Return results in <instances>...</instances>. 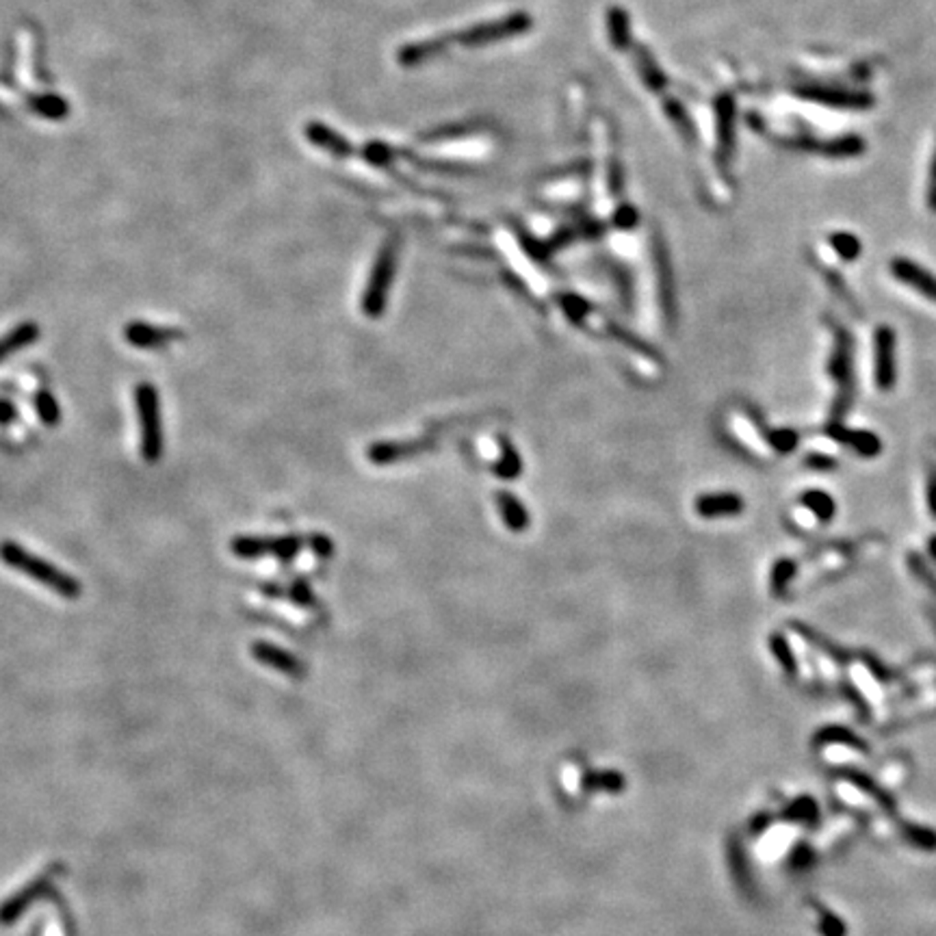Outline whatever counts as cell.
Masks as SVG:
<instances>
[{
    "label": "cell",
    "instance_id": "1",
    "mask_svg": "<svg viewBox=\"0 0 936 936\" xmlns=\"http://www.w3.org/2000/svg\"><path fill=\"white\" fill-rule=\"evenodd\" d=\"M0 561H3L5 566H9L11 570H17L20 575L42 583L44 588H48L50 592L61 596V599L76 601L83 594V585H80V581L74 575H69V572L61 570L58 566L42 559L39 555L27 551L22 544H17L14 540L0 542Z\"/></svg>",
    "mask_w": 936,
    "mask_h": 936
},
{
    "label": "cell",
    "instance_id": "2",
    "mask_svg": "<svg viewBox=\"0 0 936 936\" xmlns=\"http://www.w3.org/2000/svg\"><path fill=\"white\" fill-rule=\"evenodd\" d=\"M134 408H137L139 430H142V458L148 464H156L163 458L165 449V436H163V419H161V397L154 384L142 382L134 386L133 390Z\"/></svg>",
    "mask_w": 936,
    "mask_h": 936
},
{
    "label": "cell",
    "instance_id": "3",
    "mask_svg": "<svg viewBox=\"0 0 936 936\" xmlns=\"http://www.w3.org/2000/svg\"><path fill=\"white\" fill-rule=\"evenodd\" d=\"M830 376L836 384V401H835V419H841L846 410L852 406V336L847 335L841 325L835 327V347L830 356Z\"/></svg>",
    "mask_w": 936,
    "mask_h": 936
},
{
    "label": "cell",
    "instance_id": "4",
    "mask_svg": "<svg viewBox=\"0 0 936 936\" xmlns=\"http://www.w3.org/2000/svg\"><path fill=\"white\" fill-rule=\"evenodd\" d=\"M397 267V245L390 241L386 248L379 251L376 267L371 271V280H368V286L362 295V310H365L367 317L376 319L384 313L386 300H388L390 284H393Z\"/></svg>",
    "mask_w": 936,
    "mask_h": 936
},
{
    "label": "cell",
    "instance_id": "5",
    "mask_svg": "<svg viewBox=\"0 0 936 936\" xmlns=\"http://www.w3.org/2000/svg\"><path fill=\"white\" fill-rule=\"evenodd\" d=\"M800 96L830 109L841 111H869L874 109V96L867 91L844 90V87H803Z\"/></svg>",
    "mask_w": 936,
    "mask_h": 936
},
{
    "label": "cell",
    "instance_id": "6",
    "mask_svg": "<svg viewBox=\"0 0 936 936\" xmlns=\"http://www.w3.org/2000/svg\"><path fill=\"white\" fill-rule=\"evenodd\" d=\"M185 332L180 327L154 325L148 321H131L124 327V341L134 349H161L169 343L183 341Z\"/></svg>",
    "mask_w": 936,
    "mask_h": 936
},
{
    "label": "cell",
    "instance_id": "7",
    "mask_svg": "<svg viewBox=\"0 0 936 936\" xmlns=\"http://www.w3.org/2000/svg\"><path fill=\"white\" fill-rule=\"evenodd\" d=\"M876 384L880 390H891L895 384V335L888 325L876 330Z\"/></svg>",
    "mask_w": 936,
    "mask_h": 936
},
{
    "label": "cell",
    "instance_id": "8",
    "mask_svg": "<svg viewBox=\"0 0 936 936\" xmlns=\"http://www.w3.org/2000/svg\"><path fill=\"white\" fill-rule=\"evenodd\" d=\"M891 271L899 282H904L906 286H910V289L921 292L928 300L936 302V276L930 273L928 269L917 265V262H912L910 259H893Z\"/></svg>",
    "mask_w": 936,
    "mask_h": 936
},
{
    "label": "cell",
    "instance_id": "9",
    "mask_svg": "<svg viewBox=\"0 0 936 936\" xmlns=\"http://www.w3.org/2000/svg\"><path fill=\"white\" fill-rule=\"evenodd\" d=\"M251 654H254V659L261 661V664H265L273 670L284 672V675H289L292 678H300L303 675L302 661L297 659L295 654H291L289 651H284V648L280 646H273V644L269 642L251 644Z\"/></svg>",
    "mask_w": 936,
    "mask_h": 936
},
{
    "label": "cell",
    "instance_id": "10",
    "mask_svg": "<svg viewBox=\"0 0 936 936\" xmlns=\"http://www.w3.org/2000/svg\"><path fill=\"white\" fill-rule=\"evenodd\" d=\"M828 436H833L835 441H839L844 444H850V447L856 449V453L865 455V458H874V455L880 453V449H882L880 438L871 434V431H854V430H846V427H841V425H830Z\"/></svg>",
    "mask_w": 936,
    "mask_h": 936
},
{
    "label": "cell",
    "instance_id": "11",
    "mask_svg": "<svg viewBox=\"0 0 936 936\" xmlns=\"http://www.w3.org/2000/svg\"><path fill=\"white\" fill-rule=\"evenodd\" d=\"M306 137L310 144H314L317 148L325 150V152H332V154H336V156H347L351 152V145L347 139H343L336 131H332V128L321 124V122H310V124L306 126Z\"/></svg>",
    "mask_w": 936,
    "mask_h": 936
},
{
    "label": "cell",
    "instance_id": "12",
    "mask_svg": "<svg viewBox=\"0 0 936 936\" xmlns=\"http://www.w3.org/2000/svg\"><path fill=\"white\" fill-rule=\"evenodd\" d=\"M39 338V325L33 324V321H25V324L16 325L14 330L7 332L3 338H0V362L7 360L9 356L17 354V351L27 349L28 345L35 343Z\"/></svg>",
    "mask_w": 936,
    "mask_h": 936
},
{
    "label": "cell",
    "instance_id": "13",
    "mask_svg": "<svg viewBox=\"0 0 936 936\" xmlns=\"http://www.w3.org/2000/svg\"><path fill=\"white\" fill-rule=\"evenodd\" d=\"M744 503L737 495H707L698 499L696 503V510H698L700 516L705 518H716V516H733V514H739Z\"/></svg>",
    "mask_w": 936,
    "mask_h": 936
},
{
    "label": "cell",
    "instance_id": "14",
    "mask_svg": "<svg viewBox=\"0 0 936 936\" xmlns=\"http://www.w3.org/2000/svg\"><path fill=\"white\" fill-rule=\"evenodd\" d=\"M230 551L234 558L251 561L267 558L273 553V537L265 536H234L230 542Z\"/></svg>",
    "mask_w": 936,
    "mask_h": 936
},
{
    "label": "cell",
    "instance_id": "15",
    "mask_svg": "<svg viewBox=\"0 0 936 936\" xmlns=\"http://www.w3.org/2000/svg\"><path fill=\"white\" fill-rule=\"evenodd\" d=\"M865 148L867 145H865L861 134H844V137L830 139V142L819 145V150L830 159H856L863 154Z\"/></svg>",
    "mask_w": 936,
    "mask_h": 936
},
{
    "label": "cell",
    "instance_id": "16",
    "mask_svg": "<svg viewBox=\"0 0 936 936\" xmlns=\"http://www.w3.org/2000/svg\"><path fill=\"white\" fill-rule=\"evenodd\" d=\"M33 408L46 427H57L61 423V406H58L57 397L50 390H37L33 395Z\"/></svg>",
    "mask_w": 936,
    "mask_h": 936
},
{
    "label": "cell",
    "instance_id": "17",
    "mask_svg": "<svg viewBox=\"0 0 936 936\" xmlns=\"http://www.w3.org/2000/svg\"><path fill=\"white\" fill-rule=\"evenodd\" d=\"M31 109L35 111V113H39L42 117H48V120H61V117H66L68 111H69L66 101H63V98H58V96H52V93H48V96L33 98Z\"/></svg>",
    "mask_w": 936,
    "mask_h": 936
},
{
    "label": "cell",
    "instance_id": "18",
    "mask_svg": "<svg viewBox=\"0 0 936 936\" xmlns=\"http://www.w3.org/2000/svg\"><path fill=\"white\" fill-rule=\"evenodd\" d=\"M499 505H501L503 516H505V523L510 525V529H514V531L525 529L526 520L529 518H526V512L523 510V505H520L514 496L499 495Z\"/></svg>",
    "mask_w": 936,
    "mask_h": 936
},
{
    "label": "cell",
    "instance_id": "19",
    "mask_svg": "<svg viewBox=\"0 0 936 936\" xmlns=\"http://www.w3.org/2000/svg\"><path fill=\"white\" fill-rule=\"evenodd\" d=\"M803 503L809 510L815 514V516L819 520H830L835 516V501L830 499V496L826 493H819V490H811V493H806L803 496Z\"/></svg>",
    "mask_w": 936,
    "mask_h": 936
},
{
    "label": "cell",
    "instance_id": "20",
    "mask_svg": "<svg viewBox=\"0 0 936 936\" xmlns=\"http://www.w3.org/2000/svg\"><path fill=\"white\" fill-rule=\"evenodd\" d=\"M817 741L819 744H846L850 748H856V750H863L867 752V748H865V744L861 739H858L856 735L850 733L847 729H841V727H835V729H824L822 733L817 735Z\"/></svg>",
    "mask_w": 936,
    "mask_h": 936
},
{
    "label": "cell",
    "instance_id": "21",
    "mask_svg": "<svg viewBox=\"0 0 936 936\" xmlns=\"http://www.w3.org/2000/svg\"><path fill=\"white\" fill-rule=\"evenodd\" d=\"M830 245H833L836 254L844 261H854L858 254H861V241L850 232H836L830 237Z\"/></svg>",
    "mask_w": 936,
    "mask_h": 936
},
{
    "label": "cell",
    "instance_id": "22",
    "mask_svg": "<svg viewBox=\"0 0 936 936\" xmlns=\"http://www.w3.org/2000/svg\"><path fill=\"white\" fill-rule=\"evenodd\" d=\"M303 542L300 536H282V537H273V553L280 561H284V564H289V561H292L297 558V553L302 551Z\"/></svg>",
    "mask_w": 936,
    "mask_h": 936
},
{
    "label": "cell",
    "instance_id": "23",
    "mask_svg": "<svg viewBox=\"0 0 936 936\" xmlns=\"http://www.w3.org/2000/svg\"><path fill=\"white\" fill-rule=\"evenodd\" d=\"M906 839L910 841L912 846L921 847V850H928L932 852L936 847V833L934 830H928V828H920V826H906Z\"/></svg>",
    "mask_w": 936,
    "mask_h": 936
},
{
    "label": "cell",
    "instance_id": "24",
    "mask_svg": "<svg viewBox=\"0 0 936 936\" xmlns=\"http://www.w3.org/2000/svg\"><path fill=\"white\" fill-rule=\"evenodd\" d=\"M793 575H795L793 561H789V559L778 561V564L774 566V575H771V588H774V592L776 594L785 592L789 579H792Z\"/></svg>",
    "mask_w": 936,
    "mask_h": 936
},
{
    "label": "cell",
    "instance_id": "25",
    "mask_svg": "<svg viewBox=\"0 0 936 936\" xmlns=\"http://www.w3.org/2000/svg\"><path fill=\"white\" fill-rule=\"evenodd\" d=\"M289 596L292 602H297L300 607H313L314 605V594L310 590V585L303 581V579H297V581L291 583Z\"/></svg>",
    "mask_w": 936,
    "mask_h": 936
},
{
    "label": "cell",
    "instance_id": "26",
    "mask_svg": "<svg viewBox=\"0 0 936 936\" xmlns=\"http://www.w3.org/2000/svg\"><path fill=\"white\" fill-rule=\"evenodd\" d=\"M771 651H774L778 661H781V664L785 665V670H789V672L795 670L793 654H792V651H789V644L785 642V637H781V635L771 637Z\"/></svg>",
    "mask_w": 936,
    "mask_h": 936
},
{
    "label": "cell",
    "instance_id": "27",
    "mask_svg": "<svg viewBox=\"0 0 936 936\" xmlns=\"http://www.w3.org/2000/svg\"><path fill=\"white\" fill-rule=\"evenodd\" d=\"M770 442L774 444L781 453H789L798 444V434L795 431H774L770 436Z\"/></svg>",
    "mask_w": 936,
    "mask_h": 936
},
{
    "label": "cell",
    "instance_id": "28",
    "mask_svg": "<svg viewBox=\"0 0 936 936\" xmlns=\"http://www.w3.org/2000/svg\"><path fill=\"white\" fill-rule=\"evenodd\" d=\"M850 778H854V781H852V782H854V785H858V787H861V789H863V792H869V793H874V795H876V800H878V803L887 804V806H888V809H891V806H893V800H891V798H888V795H887V793H882V792H880V789H878L876 785H871V782H869V778H865V776H861V774H854V771H852V774H850Z\"/></svg>",
    "mask_w": 936,
    "mask_h": 936
},
{
    "label": "cell",
    "instance_id": "29",
    "mask_svg": "<svg viewBox=\"0 0 936 936\" xmlns=\"http://www.w3.org/2000/svg\"><path fill=\"white\" fill-rule=\"evenodd\" d=\"M926 202H928V208L932 210V213H936V145H934V152H932V161H930V169H928V186H926Z\"/></svg>",
    "mask_w": 936,
    "mask_h": 936
},
{
    "label": "cell",
    "instance_id": "30",
    "mask_svg": "<svg viewBox=\"0 0 936 936\" xmlns=\"http://www.w3.org/2000/svg\"><path fill=\"white\" fill-rule=\"evenodd\" d=\"M310 548H313L314 553H317V558H332V553H335V544H332V540L324 534H314L310 536Z\"/></svg>",
    "mask_w": 936,
    "mask_h": 936
},
{
    "label": "cell",
    "instance_id": "31",
    "mask_svg": "<svg viewBox=\"0 0 936 936\" xmlns=\"http://www.w3.org/2000/svg\"><path fill=\"white\" fill-rule=\"evenodd\" d=\"M17 419V408L14 401L0 399V425H11Z\"/></svg>",
    "mask_w": 936,
    "mask_h": 936
},
{
    "label": "cell",
    "instance_id": "32",
    "mask_svg": "<svg viewBox=\"0 0 936 936\" xmlns=\"http://www.w3.org/2000/svg\"><path fill=\"white\" fill-rule=\"evenodd\" d=\"M910 566H912V570L917 572V577H920L923 583H928L930 588H932V592H936V579L930 575L926 566H923V561L917 559V558H910Z\"/></svg>",
    "mask_w": 936,
    "mask_h": 936
},
{
    "label": "cell",
    "instance_id": "33",
    "mask_svg": "<svg viewBox=\"0 0 936 936\" xmlns=\"http://www.w3.org/2000/svg\"><path fill=\"white\" fill-rule=\"evenodd\" d=\"M367 159L371 163H378V165H382V163L388 161V150L379 144H371L367 148Z\"/></svg>",
    "mask_w": 936,
    "mask_h": 936
},
{
    "label": "cell",
    "instance_id": "34",
    "mask_svg": "<svg viewBox=\"0 0 936 936\" xmlns=\"http://www.w3.org/2000/svg\"><path fill=\"white\" fill-rule=\"evenodd\" d=\"M928 507L930 512H932V516L936 518V471H932L928 482Z\"/></svg>",
    "mask_w": 936,
    "mask_h": 936
},
{
    "label": "cell",
    "instance_id": "35",
    "mask_svg": "<svg viewBox=\"0 0 936 936\" xmlns=\"http://www.w3.org/2000/svg\"><path fill=\"white\" fill-rule=\"evenodd\" d=\"M809 464L819 468V471H828V468L835 466V460L822 458V455H813V458H809Z\"/></svg>",
    "mask_w": 936,
    "mask_h": 936
},
{
    "label": "cell",
    "instance_id": "36",
    "mask_svg": "<svg viewBox=\"0 0 936 936\" xmlns=\"http://www.w3.org/2000/svg\"><path fill=\"white\" fill-rule=\"evenodd\" d=\"M930 553H932L936 559V536H932V540H930Z\"/></svg>",
    "mask_w": 936,
    "mask_h": 936
}]
</instances>
